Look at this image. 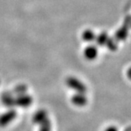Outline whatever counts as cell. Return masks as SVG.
<instances>
[{
	"label": "cell",
	"mask_w": 131,
	"mask_h": 131,
	"mask_svg": "<svg viewBox=\"0 0 131 131\" xmlns=\"http://www.w3.org/2000/svg\"><path fill=\"white\" fill-rule=\"evenodd\" d=\"M66 84L69 88L79 93H85L86 92V86L81 81L74 77H68L66 80Z\"/></svg>",
	"instance_id": "cell-1"
},
{
	"label": "cell",
	"mask_w": 131,
	"mask_h": 131,
	"mask_svg": "<svg viewBox=\"0 0 131 131\" xmlns=\"http://www.w3.org/2000/svg\"><path fill=\"white\" fill-rule=\"evenodd\" d=\"M17 117V111L14 109H10L4 114L0 115V127H5L9 124Z\"/></svg>",
	"instance_id": "cell-2"
},
{
	"label": "cell",
	"mask_w": 131,
	"mask_h": 131,
	"mask_svg": "<svg viewBox=\"0 0 131 131\" xmlns=\"http://www.w3.org/2000/svg\"><path fill=\"white\" fill-rule=\"evenodd\" d=\"M32 98L27 95L26 93L18 95V97L15 98V105L20 107V108H28L32 103Z\"/></svg>",
	"instance_id": "cell-3"
},
{
	"label": "cell",
	"mask_w": 131,
	"mask_h": 131,
	"mask_svg": "<svg viewBox=\"0 0 131 131\" xmlns=\"http://www.w3.org/2000/svg\"><path fill=\"white\" fill-rule=\"evenodd\" d=\"M97 47L96 46L90 45L86 47V49L84 51V55L85 58L88 60H93L97 58Z\"/></svg>",
	"instance_id": "cell-4"
},
{
	"label": "cell",
	"mask_w": 131,
	"mask_h": 131,
	"mask_svg": "<svg viewBox=\"0 0 131 131\" xmlns=\"http://www.w3.org/2000/svg\"><path fill=\"white\" fill-rule=\"evenodd\" d=\"M71 102L75 105L79 107L85 106L87 103V98L84 95V93H77L72 97L71 98Z\"/></svg>",
	"instance_id": "cell-5"
},
{
	"label": "cell",
	"mask_w": 131,
	"mask_h": 131,
	"mask_svg": "<svg viewBox=\"0 0 131 131\" xmlns=\"http://www.w3.org/2000/svg\"><path fill=\"white\" fill-rule=\"evenodd\" d=\"M47 119H48V118H47V112L45 110H39L36 111L33 116V122L39 125L44 123Z\"/></svg>",
	"instance_id": "cell-6"
},
{
	"label": "cell",
	"mask_w": 131,
	"mask_h": 131,
	"mask_svg": "<svg viewBox=\"0 0 131 131\" xmlns=\"http://www.w3.org/2000/svg\"><path fill=\"white\" fill-rule=\"evenodd\" d=\"M127 35H128V28L126 25H124L122 28H120L115 32V38L118 41H123L126 39Z\"/></svg>",
	"instance_id": "cell-7"
},
{
	"label": "cell",
	"mask_w": 131,
	"mask_h": 131,
	"mask_svg": "<svg viewBox=\"0 0 131 131\" xmlns=\"http://www.w3.org/2000/svg\"><path fill=\"white\" fill-rule=\"evenodd\" d=\"M2 101L3 103L8 107V108H12L15 106V98H14L9 93H5L2 97Z\"/></svg>",
	"instance_id": "cell-8"
},
{
	"label": "cell",
	"mask_w": 131,
	"mask_h": 131,
	"mask_svg": "<svg viewBox=\"0 0 131 131\" xmlns=\"http://www.w3.org/2000/svg\"><path fill=\"white\" fill-rule=\"evenodd\" d=\"M96 37L97 36L95 35V33L91 29H86L82 34V40L86 42H92L94 40H96Z\"/></svg>",
	"instance_id": "cell-9"
},
{
	"label": "cell",
	"mask_w": 131,
	"mask_h": 131,
	"mask_svg": "<svg viewBox=\"0 0 131 131\" xmlns=\"http://www.w3.org/2000/svg\"><path fill=\"white\" fill-rule=\"evenodd\" d=\"M109 39L108 35L105 32H103L101 33H100L97 37H96V40L98 45L100 46H104L106 45V43L108 41V40Z\"/></svg>",
	"instance_id": "cell-10"
},
{
	"label": "cell",
	"mask_w": 131,
	"mask_h": 131,
	"mask_svg": "<svg viewBox=\"0 0 131 131\" xmlns=\"http://www.w3.org/2000/svg\"><path fill=\"white\" fill-rule=\"evenodd\" d=\"M39 131H51V123L49 119L46 120L44 123L40 124Z\"/></svg>",
	"instance_id": "cell-11"
},
{
	"label": "cell",
	"mask_w": 131,
	"mask_h": 131,
	"mask_svg": "<svg viewBox=\"0 0 131 131\" xmlns=\"http://www.w3.org/2000/svg\"><path fill=\"white\" fill-rule=\"evenodd\" d=\"M27 91V86L25 85H20L17 86L14 89V92L17 95H21V94H25Z\"/></svg>",
	"instance_id": "cell-12"
},
{
	"label": "cell",
	"mask_w": 131,
	"mask_h": 131,
	"mask_svg": "<svg viewBox=\"0 0 131 131\" xmlns=\"http://www.w3.org/2000/svg\"><path fill=\"white\" fill-rule=\"evenodd\" d=\"M106 45H107V47H108L111 51H115L116 48H117L116 43L114 41V40H112L111 38H109L108 40V41H107V43H106Z\"/></svg>",
	"instance_id": "cell-13"
},
{
	"label": "cell",
	"mask_w": 131,
	"mask_h": 131,
	"mask_svg": "<svg viewBox=\"0 0 131 131\" xmlns=\"http://www.w3.org/2000/svg\"><path fill=\"white\" fill-rule=\"evenodd\" d=\"M104 131H118V129L115 126H109Z\"/></svg>",
	"instance_id": "cell-14"
},
{
	"label": "cell",
	"mask_w": 131,
	"mask_h": 131,
	"mask_svg": "<svg viewBox=\"0 0 131 131\" xmlns=\"http://www.w3.org/2000/svg\"><path fill=\"white\" fill-rule=\"evenodd\" d=\"M127 77H128L129 79L131 80V67L127 70Z\"/></svg>",
	"instance_id": "cell-15"
}]
</instances>
